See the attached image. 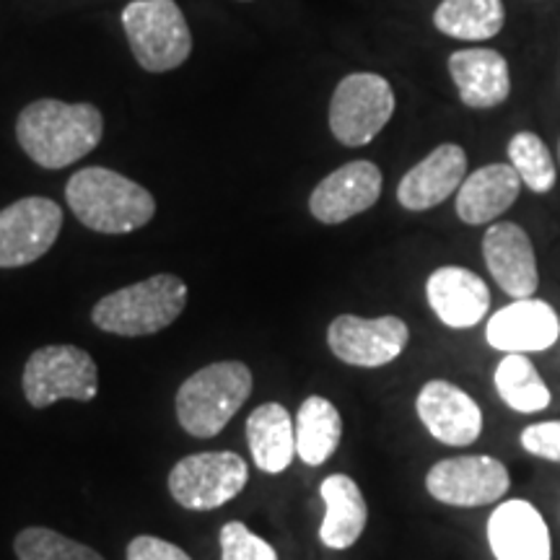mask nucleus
Here are the masks:
<instances>
[{
	"instance_id": "c85d7f7f",
	"label": "nucleus",
	"mask_w": 560,
	"mask_h": 560,
	"mask_svg": "<svg viewBox=\"0 0 560 560\" xmlns=\"http://www.w3.org/2000/svg\"><path fill=\"white\" fill-rule=\"evenodd\" d=\"M520 441L524 452L550 462H560V420H545V423L527 425Z\"/></svg>"
},
{
	"instance_id": "6ab92c4d",
	"label": "nucleus",
	"mask_w": 560,
	"mask_h": 560,
	"mask_svg": "<svg viewBox=\"0 0 560 560\" xmlns=\"http://www.w3.org/2000/svg\"><path fill=\"white\" fill-rule=\"evenodd\" d=\"M450 73L459 91L462 104L472 109L499 107L511 94L509 62L488 47H467L452 52Z\"/></svg>"
},
{
	"instance_id": "ddd939ff",
	"label": "nucleus",
	"mask_w": 560,
	"mask_h": 560,
	"mask_svg": "<svg viewBox=\"0 0 560 560\" xmlns=\"http://www.w3.org/2000/svg\"><path fill=\"white\" fill-rule=\"evenodd\" d=\"M418 418L441 444L470 446L482 431V412L465 389L452 382L433 380L420 389L416 400Z\"/></svg>"
},
{
	"instance_id": "aec40b11",
	"label": "nucleus",
	"mask_w": 560,
	"mask_h": 560,
	"mask_svg": "<svg viewBox=\"0 0 560 560\" xmlns=\"http://www.w3.org/2000/svg\"><path fill=\"white\" fill-rule=\"evenodd\" d=\"M522 179L511 164H488L465 177L457 190V215L470 226L499 219L520 198Z\"/></svg>"
},
{
	"instance_id": "9b49d317",
	"label": "nucleus",
	"mask_w": 560,
	"mask_h": 560,
	"mask_svg": "<svg viewBox=\"0 0 560 560\" xmlns=\"http://www.w3.org/2000/svg\"><path fill=\"white\" fill-rule=\"evenodd\" d=\"M410 330L400 317L363 319L355 314H340L327 330L330 350L342 363L361 369L387 366L408 348Z\"/></svg>"
},
{
	"instance_id": "4be33fe9",
	"label": "nucleus",
	"mask_w": 560,
	"mask_h": 560,
	"mask_svg": "<svg viewBox=\"0 0 560 560\" xmlns=\"http://www.w3.org/2000/svg\"><path fill=\"white\" fill-rule=\"evenodd\" d=\"M247 441L255 465L278 475L296 457V423L283 405L265 402L247 420Z\"/></svg>"
},
{
	"instance_id": "2eb2a0df",
	"label": "nucleus",
	"mask_w": 560,
	"mask_h": 560,
	"mask_svg": "<svg viewBox=\"0 0 560 560\" xmlns=\"http://www.w3.org/2000/svg\"><path fill=\"white\" fill-rule=\"evenodd\" d=\"M482 257L490 276L509 296L529 299L540 285L535 247L527 231L516 223H493L482 236Z\"/></svg>"
},
{
	"instance_id": "7ed1b4c3",
	"label": "nucleus",
	"mask_w": 560,
	"mask_h": 560,
	"mask_svg": "<svg viewBox=\"0 0 560 560\" xmlns=\"http://www.w3.org/2000/svg\"><path fill=\"white\" fill-rule=\"evenodd\" d=\"M187 285L185 280L170 272H161L140 283L104 296L91 312L94 325L104 332L122 338H143L161 332L185 312Z\"/></svg>"
},
{
	"instance_id": "f8f14e48",
	"label": "nucleus",
	"mask_w": 560,
	"mask_h": 560,
	"mask_svg": "<svg viewBox=\"0 0 560 560\" xmlns=\"http://www.w3.org/2000/svg\"><path fill=\"white\" fill-rule=\"evenodd\" d=\"M382 195V172L371 161H350L314 187L310 210L319 223L335 226L366 213Z\"/></svg>"
},
{
	"instance_id": "cd10ccee",
	"label": "nucleus",
	"mask_w": 560,
	"mask_h": 560,
	"mask_svg": "<svg viewBox=\"0 0 560 560\" xmlns=\"http://www.w3.org/2000/svg\"><path fill=\"white\" fill-rule=\"evenodd\" d=\"M221 560H278V552L262 537L252 535L247 524L229 522L221 529Z\"/></svg>"
},
{
	"instance_id": "dca6fc26",
	"label": "nucleus",
	"mask_w": 560,
	"mask_h": 560,
	"mask_svg": "<svg viewBox=\"0 0 560 560\" xmlns=\"http://www.w3.org/2000/svg\"><path fill=\"white\" fill-rule=\"evenodd\" d=\"M488 542L495 560H550V529L529 501L514 499L495 506L488 520Z\"/></svg>"
},
{
	"instance_id": "f3484780",
	"label": "nucleus",
	"mask_w": 560,
	"mask_h": 560,
	"mask_svg": "<svg viewBox=\"0 0 560 560\" xmlns=\"http://www.w3.org/2000/svg\"><path fill=\"white\" fill-rule=\"evenodd\" d=\"M425 296H429L431 310L446 327L454 330H467L486 317L490 310V291L486 280L475 276L472 270L446 265L431 272L425 283Z\"/></svg>"
},
{
	"instance_id": "f03ea898",
	"label": "nucleus",
	"mask_w": 560,
	"mask_h": 560,
	"mask_svg": "<svg viewBox=\"0 0 560 560\" xmlns=\"http://www.w3.org/2000/svg\"><path fill=\"white\" fill-rule=\"evenodd\" d=\"M66 200L75 219L100 234H130L156 213V200L145 187L104 166L75 172L66 187Z\"/></svg>"
},
{
	"instance_id": "393cba45",
	"label": "nucleus",
	"mask_w": 560,
	"mask_h": 560,
	"mask_svg": "<svg viewBox=\"0 0 560 560\" xmlns=\"http://www.w3.org/2000/svg\"><path fill=\"white\" fill-rule=\"evenodd\" d=\"M495 389L516 412H540L550 405V389L524 353H506L495 366Z\"/></svg>"
},
{
	"instance_id": "412c9836",
	"label": "nucleus",
	"mask_w": 560,
	"mask_h": 560,
	"mask_svg": "<svg viewBox=\"0 0 560 560\" xmlns=\"http://www.w3.org/2000/svg\"><path fill=\"white\" fill-rule=\"evenodd\" d=\"M319 493L325 499L319 540L330 550L353 548L369 522V506L359 482L348 475H330V478L322 480Z\"/></svg>"
},
{
	"instance_id": "4468645a",
	"label": "nucleus",
	"mask_w": 560,
	"mask_h": 560,
	"mask_svg": "<svg viewBox=\"0 0 560 560\" xmlns=\"http://www.w3.org/2000/svg\"><path fill=\"white\" fill-rule=\"evenodd\" d=\"M560 335V319L548 301L514 299L488 319L486 338L503 353H540Z\"/></svg>"
},
{
	"instance_id": "f257e3e1",
	"label": "nucleus",
	"mask_w": 560,
	"mask_h": 560,
	"mask_svg": "<svg viewBox=\"0 0 560 560\" xmlns=\"http://www.w3.org/2000/svg\"><path fill=\"white\" fill-rule=\"evenodd\" d=\"M104 117L94 104L39 100L21 109L16 138L34 164L66 170L102 143Z\"/></svg>"
},
{
	"instance_id": "a878e982",
	"label": "nucleus",
	"mask_w": 560,
	"mask_h": 560,
	"mask_svg": "<svg viewBox=\"0 0 560 560\" xmlns=\"http://www.w3.org/2000/svg\"><path fill=\"white\" fill-rule=\"evenodd\" d=\"M509 161L532 192H550L556 185L552 153L537 132H516L509 143Z\"/></svg>"
},
{
	"instance_id": "39448f33",
	"label": "nucleus",
	"mask_w": 560,
	"mask_h": 560,
	"mask_svg": "<svg viewBox=\"0 0 560 560\" xmlns=\"http://www.w3.org/2000/svg\"><path fill=\"white\" fill-rule=\"evenodd\" d=\"M122 26L138 66L149 73H166L190 58L192 34L174 0H132Z\"/></svg>"
},
{
	"instance_id": "1a4fd4ad",
	"label": "nucleus",
	"mask_w": 560,
	"mask_h": 560,
	"mask_svg": "<svg viewBox=\"0 0 560 560\" xmlns=\"http://www.w3.org/2000/svg\"><path fill=\"white\" fill-rule=\"evenodd\" d=\"M511 486L503 462L490 454H465V457L441 459L429 470L425 488L433 499L446 506H488L506 495Z\"/></svg>"
},
{
	"instance_id": "bb28decb",
	"label": "nucleus",
	"mask_w": 560,
	"mask_h": 560,
	"mask_svg": "<svg viewBox=\"0 0 560 560\" xmlns=\"http://www.w3.org/2000/svg\"><path fill=\"white\" fill-rule=\"evenodd\" d=\"M13 550H16L19 560H104L89 545L70 540L60 532L45 527L19 532L16 540H13Z\"/></svg>"
},
{
	"instance_id": "20e7f679",
	"label": "nucleus",
	"mask_w": 560,
	"mask_h": 560,
	"mask_svg": "<svg viewBox=\"0 0 560 560\" xmlns=\"http://www.w3.org/2000/svg\"><path fill=\"white\" fill-rule=\"evenodd\" d=\"M252 392V371L242 361H219L195 371L177 392L179 425L190 436L213 439L242 410Z\"/></svg>"
},
{
	"instance_id": "5701e85b",
	"label": "nucleus",
	"mask_w": 560,
	"mask_h": 560,
	"mask_svg": "<svg viewBox=\"0 0 560 560\" xmlns=\"http://www.w3.org/2000/svg\"><path fill=\"white\" fill-rule=\"evenodd\" d=\"M293 423H296V457L304 459V465H325L340 446L342 418L325 397H306Z\"/></svg>"
},
{
	"instance_id": "b1692460",
	"label": "nucleus",
	"mask_w": 560,
	"mask_h": 560,
	"mask_svg": "<svg viewBox=\"0 0 560 560\" xmlns=\"http://www.w3.org/2000/svg\"><path fill=\"white\" fill-rule=\"evenodd\" d=\"M501 0H444L433 13V24L441 34L465 42L495 37L503 30Z\"/></svg>"
},
{
	"instance_id": "6e6552de",
	"label": "nucleus",
	"mask_w": 560,
	"mask_h": 560,
	"mask_svg": "<svg viewBox=\"0 0 560 560\" xmlns=\"http://www.w3.org/2000/svg\"><path fill=\"white\" fill-rule=\"evenodd\" d=\"M249 467L234 452H200L179 459L170 472V493L182 509L210 511L242 493Z\"/></svg>"
},
{
	"instance_id": "c756f323",
	"label": "nucleus",
	"mask_w": 560,
	"mask_h": 560,
	"mask_svg": "<svg viewBox=\"0 0 560 560\" xmlns=\"http://www.w3.org/2000/svg\"><path fill=\"white\" fill-rule=\"evenodd\" d=\"M128 560H192L179 545H172L161 537L140 535L128 545Z\"/></svg>"
},
{
	"instance_id": "9d476101",
	"label": "nucleus",
	"mask_w": 560,
	"mask_h": 560,
	"mask_svg": "<svg viewBox=\"0 0 560 560\" xmlns=\"http://www.w3.org/2000/svg\"><path fill=\"white\" fill-rule=\"evenodd\" d=\"M62 208L50 198H24L0 210V268H24L52 249Z\"/></svg>"
},
{
	"instance_id": "0eeeda50",
	"label": "nucleus",
	"mask_w": 560,
	"mask_h": 560,
	"mask_svg": "<svg viewBox=\"0 0 560 560\" xmlns=\"http://www.w3.org/2000/svg\"><path fill=\"white\" fill-rule=\"evenodd\" d=\"M395 115V91L376 73H350L330 102V130L342 145H366Z\"/></svg>"
},
{
	"instance_id": "a211bd4d",
	"label": "nucleus",
	"mask_w": 560,
	"mask_h": 560,
	"mask_svg": "<svg viewBox=\"0 0 560 560\" xmlns=\"http://www.w3.org/2000/svg\"><path fill=\"white\" fill-rule=\"evenodd\" d=\"M467 174V153L457 143L433 149L420 164L405 174L397 187V200L408 210H429L459 190Z\"/></svg>"
},
{
	"instance_id": "423d86ee",
	"label": "nucleus",
	"mask_w": 560,
	"mask_h": 560,
	"mask_svg": "<svg viewBox=\"0 0 560 560\" xmlns=\"http://www.w3.org/2000/svg\"><path fill=\"white\" fill-rule=\"evenodd\" d=\"M100 392V369L83 348L45 346L24 366V397L32 408H50L60 400L91 402Z\"/></svg>"
}]
</instances>
